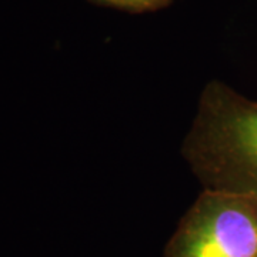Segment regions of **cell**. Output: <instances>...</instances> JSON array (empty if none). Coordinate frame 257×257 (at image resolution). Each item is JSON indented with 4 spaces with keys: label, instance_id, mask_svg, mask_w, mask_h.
Returning <instances> with one entry per match:
<instances>
[{
    "label": "cell",
    "instance_id": "6da1fadb",
    "mask_svg": "<svg viewBox=\"0 0 257 257\" xmlns=\"http://www.w3.org/2000/svg\"><path fill=\"white\" fill-rule=\"evenodd\" d=\"M183 156L204 189L257 197V101L210 82L200 94Z\"/></svg>",
    "mask_w": 257,
    "mask_h": 257
},
{
    "label": "cell",
    "instance_id": "7a4b0ae2",
    "mask_svg": "<svg viewBox=\"0 0 257 257\" xmlns=\"http://www.w3.org/2000/svg\"><path fill=\"white\" fill-rule=\"evenodd\" d=\"M165 257H257V197L204 189L182 217Z\"/></svg>",
    "mask_w": 257,
    "mask_h": 257
},
{
    "label": "cell",
    "instance_id": "3957f363",
    "mask_svg": "<svg viewBox=\"0 0 257 257\" xmlns=\"http://www.w3.org/2000/svg\"><path fill=\"white\" fill-rule=\"evenodd\" d=\"M113 3H119V5H126V6H136V8H142V6H153L157 3H162L163 0H109Z\"/></svg>",
    "mask_w": 257,
    "mask_h": 257
}]
</instances>
